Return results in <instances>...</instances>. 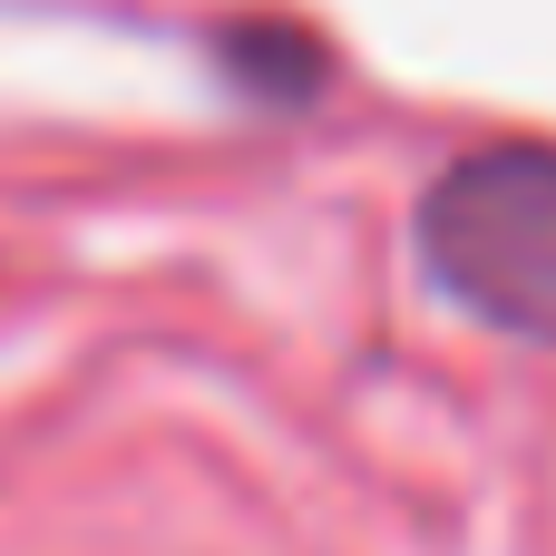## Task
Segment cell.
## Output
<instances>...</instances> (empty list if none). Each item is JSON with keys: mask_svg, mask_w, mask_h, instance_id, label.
I'll list each match as a JSON object with an SVG mask.
<instances>
[{"mask_svg": "<svg viewBox=\"0 0 556 556\" xmlns=\"http://www.w3.org/2000/svg\"><path fill=\"white\" fill-rule=\"evenodd\" d=\"M420 274L489 332L556 342V147H479L410 215Z\"/></svg>", "mask_w": 556, "mask_h": 556, "instance_id": "obj_1", "label": "cell"}]
</instances>
